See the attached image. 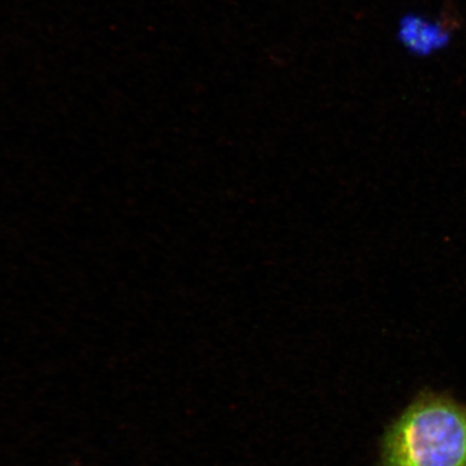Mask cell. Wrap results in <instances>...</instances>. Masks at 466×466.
<instances>
[{
    "label": "cell",
    "instance_id": "1",
    "mask_svg": "<svg viewBox=\"0 0 466 466\" xmlns=\"http://www.w3.org/2000/svg\"><path fill=\"white\" fill-rule=\"evenodd\" d=\"M382 466H466V405L424 391L390 425Z\"/></svg>",
    "mask_w": 466,
    "mask_h": 466
},
{
    "label": "cell",
    "instance_id": "2",
    "mask_svg": "<svg viewBox=\"0 0 466 466\" xmlns=\"http://www.w3.org/2000/svg\"><path fill=\"white\" fill-rule=\"evenodd\" d=\"M399 36L408 49L423 54L445 43L448 34L440 25L407 16L400 22Z\"/></svg>",
    "mask_w": 466,
    "mask_h": 466
}]
</instances>
